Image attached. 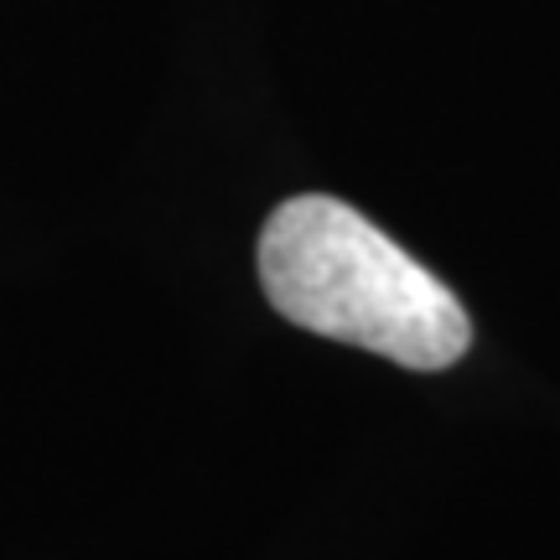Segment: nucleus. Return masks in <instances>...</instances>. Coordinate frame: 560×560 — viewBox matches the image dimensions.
Segmentation results:
<instances>
[{"mask_svg": "<svg viewBox=\"0 0 560 560\" xmlns=\"http://www.w3.org/2000/svg\"><path fill=\"white\" fill-rule=\"evenodd\" d=\"M260 285L285 322L420 374L452 369L472 342L457 291L327 192L285 198L265 219Z\"/></svg>", "mask_w": 560, "mask_h": 560, "instance_id": "obj_1", "label": "nucleus"}]
</instances>
